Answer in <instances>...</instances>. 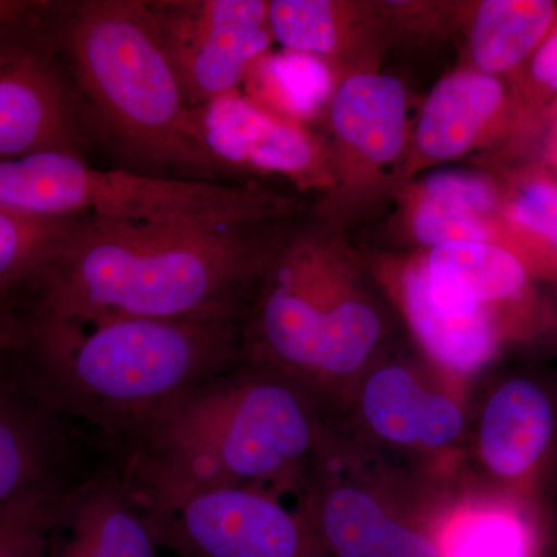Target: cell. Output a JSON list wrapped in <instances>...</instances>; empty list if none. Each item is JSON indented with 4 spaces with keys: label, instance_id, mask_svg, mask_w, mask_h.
Returning a JSON list of instances; mask_svg holds the SVG:
<instances>
[{
    "label": "cell",
    "instance_id": "cell-1",
    "mask_svg": "<svg viewBox=\"0 0 557 557\" xmlns=\"http://www.w3.org/2000/svg\"><path fill=\"white\" fill-rule=\"evenodd\" d=\"M256 225L201 228L81 219L32 288L27 313L244 325L282 247Z\"/></svg>",
    "mask_w": 557,
    "mask_h": 557
},
{
    "label": "cell",
    "instance_id": "cell-2",
    "mask_svg": "<svg viewBox=\"0 0 557 557\" xmlns=\"http://www.w3.org/2000/svg\"><path fill=\"white\" fill-rule=\"evenodd\" d=\"M17 354L51 409L113 448L242 359V324L129 317L20 318Z\"/></svg>",
    "mask_w": 557,
    "mask_h": 557
},
{
    "label": "cell",
    "instance_id": "cell-3",
    "mask_svg": "<svg viewBox=\"0 0 557 557\" xmlns=\"http://www.w3.org/2000/svg\"><path fill=\"white\" fill-rule=\"evenodd\" d=\"M332 418L298 381L240 359L172 401L112 450L199 485L248 487L295 504Z\"/></svg>",
    "mask_w": 557,
    "mask_h": 557
},
{
    "label": "cell",
    "instance_id": "cell-4",
    "mask_svg": "<svg viewBox=\"0 0 557 557\" xmlns=\"http://www.w3.org/2000/svg\"><path fill=\"white\" fill-rule=\"evenodd\" d=\"M394 309L368 265L335 237L285 242L242 325V359L277 370L333 413L391 350Z\"/></svg>",
    "mask_w": 557,
    "mask_h": 557
},
{
    "label": "cell",
    "instance_id": "cell-5",
    "mask_svg": "<svg viewBox=\"0 0 557 557\" xmlns=\"http://www.w3.org/2000/svg\"><path fill=\"white\" fill-rule=\"evenodd\" d=\"M61 44L79 100L123 152L212 182L220 168L197 139L193 108L148 0L73 3Z\"/></svg>",
    "mask_w": 557,
    "mask_h": 557
},
{
    "label": "cell",
    "instance_id": "cell-6",
    "mask_svg": "<svg viewBox=\"0 0 557 557\" xmlns=\"http://www.w3.org/2000/svg\"><path fill=\"white\" fill-rule=\"evenodd\" d=\"M298 201L256 186L98 170L61 150L0 160V211L228 228L285 218Z\"/></svg>",
    "mask_w": 557,
    "mask_h": 557
},
{
    "label": "cell",
    "instance_id": "cell-7",
    "mask_svg": "<svg viewBox=\"0 0 557 557\" xmlns=\"http://www.w3.org/2000/svg\"><path fill=\"white\" fill-rule=\"evenodd\" d=\"M438 480L351 445L332 424L295 504L329 557H438L426 527Z\"/></svg>",
    "mask_w": 557,
    "mask_h": 557
},
{
    "label": "cell",
    "instance_id": "cell-8",
    "mask_svg": "<svg viewBox=\"0 0 557 557\" xmlns=\"http://www.w3.org/2000/svg\"><path fill=\"white\" fill-rule=\"evenodd\" d=\"M171 557H329L296 504L248 487L208 486L116 456Z\"/></svg>",
    "mask_w": 557,
    "mask_h": 557
},
{
    "label": "cell",
    "instance_id": "cell-9",
    "mask_svg": "<svg viewBox=\"0 0 557 557\" xmlns=\"http://www.w3.org/2000/svg\"><path fill=\"white\" fill-rule=\"evenodd\" d=\"M472 388L394 347L357 381L333 428L358 448L442 475L460 472Z\"/></svg>",
    "mask_w": 557,
    "mask_h": 557
},
{
    "label": "cell",
    "instance_id": "cell-10",
    "mask_svg": "<svg viewBox=\"0 0 557 557\" xmlns=\"http://www.w3.org/2000/svg\"><path fill=\"white\" fill-rule=\"evenodd\" d=\"M461 478L549 520L557 483V375L496 368L475 381Z\"/></svg>",
    "mask_w": 557,
    "mask_h": 557
},
{
    "label": "cell",
    "instance_id": "cell-11",
    "mask_svg": "<svg viewBox=\"0 0 557 557\" xmlns=\"http://www.w3.org/2000/svg\"><path fill=\"white\" fill-rule=\"evenodd\" d=\"M424 300L454 321L490 319L511 348L536 343L555 321L536 278L508 248L486 242H448L410 259Z\"/></svg>",
    "mask_w": 557,
    "mask_h": 557
},
{
    "label": "cell",
    "instance_id": "cell-12",
    "mask_svg": "<svg viewBox=\"0 0 557 557\" xmlns=\"http://www.w3.org/2000/svg\"><path fill=\"white\" fill-rule=\"evenodd\" d=\"M263 0H149L190 108L237 91L273 33Z\"/></svg>",
    "mask_w": 557,
    "mask_h": 557
},
{
    "label": "cell",
    "instance_id": "cell-13",
    "mask_svg": "<svg viewBox=\"0 0 557 557\" xmlns=\"http://www.w3.org/2000/svg\"><path fill=\"white\" fill-rule=\"evenodd\" d=\"M30 14L0 27V160L46 150L83 156L79 98L49 46L21 30Z\"/></svg>",
    "mask_w": 557,
    "mask_h": 557
},
{
    "label": "cell",
    "instance_id": "cell-14",
    "mask_svg": "<svg viewBox=\"0 0 557 557\" xmlns=\"http://www.w3.org/2000/svg\"><path fill=\"white\" fill-rule=\"evenodd\" d=\"M205 152L220 170L278 175L299 189H335L332 150L304 126L271 115L239 91L190 109Z\"/></svg>",
    "mask_w": 557,
    "mask_h": 557
},
{
    "label": "cell",
    "instance_id": "cell-15",
    "mask_svg": "<svg viewBox=\"0 0 557 557\" xmlns=\"http://www.w3.org/2000/svg\"><path fill=\"white\" fill-rule=\"evenodd\" d=\"M7 362L0 369V509L65 493L104 463L79 467L73 442L95 440L73 432L76 424L47 405L24 369L10 379Z\"/></svg>",
    "mask_w": 557,
    "mask_h": 557
},
{
    "label": "cell",
    "instance_id": "cell-16",
    "mask_svg": "<svg viewBox=\"0 0 557 557\" xmlns=\"http://www.w3.org/2000/svg\"><path fill=\"white\" fill-rule=\"evenodd\" d=\"M164 556L145 502L112 457L51 512L47 557Z\"/></svg>",
    "mask_w": 557,
    "mask_h": 557
},
{
    "label": "cell",
    "instance_id": "cell-17",
    "mask_svg": "<svg viewBox=\"0 0 557 557\" xmlns=\"http://www.w3.org/2000/svg\"><path fill=\"white\" fill-rule=\"evenodd\" d=\"M426 527L438 557H552L548 519L461 474L437 487Z\"/></svg>",
    "mask_w": 557,
    "mask_h": 557
},
{
    "label": "cell",
    "instance_id": "cell-18",
    "mask_svg": "<svg viewBox=\"0 0 557 557\" xmlns=\"http://www.w3.org/2000/svg\"><path fill=\"white\" fill-rule=\"evenodd\" d=\"M329 119L335 137V188L358 172L372 178L397 163L408 146V94L395 76L350 73L336 86Z\"/></svg>",
    "mask_w": 557,
    "mask_h": 557
},
{
    "label": "cell",
    "instance_id": "cell-19",
    "mask_svg": "<svg viewBox=\"0 0 557 557\" xmlns=\"http://www.w3.org/2000/svg\"><path fill=\"white\" fill-rule=\"evenodd\" d=\"M528 115L500 78L457 70L435 84L413 132L416 164L461 159Z\"/></svg>",
    "mask_w": 557,
    "mask_h": 557
},
{
    "label": "cell",
    "instance_id": "cell-20",
    "mask_svg": "<svg viewBox=\"0 0 557 557\" xmlns=\"http://www.w3.org/2000/svg\"><path fill=\"white\" fill-rule=\"evenodd\" d=\"M406 226L418 245L486 242L507 248L504 193L493 180L467 171H438L410 186Z\"/></svg>",
    "mask_w": 557,
    "mask_h": 557
},
{
    "label": "cell",
    "instance_id": "cell-21",
    "mask_svg": "<svg viewBox=\"0 0 557 557\" xmlns=\"http://www.w3.org/2000/svg\"><path fill=\"white\" fill-rule=\"evenodd\" d=\"M557 27V3L549 0H485L469 27L475 70L491 76L519 72Z\"/></svg>",
    "mask_w": 557,
    "mask_h": 557
},
{
    "label": "cell",
    "instance_id": "cell-22",
    "mask_svg": "<svg viewBox=\"0 0 557 557\" xmlns=\"http://www.w3.org/2000/svg\"><path fill=\"white\" fill-rule=\"evenodd\" d=\"M336 75L324 61L284 50L265 53L252 62L245 76V97L277 119L306 124L335 94Z\"/></svg>",
    "mask_w": 557,
    "mask_h": 557
},
{
    "label": "cell",
    "instance_id": "cell-23",
    "mask_svg": "<svg viewBox=\"0 0 557 557\" xmlns=\"http://www.w3.org/2000/svg\"><path fill=\"white\" fill-rule=\"evenodd\" d=\"M507 247L536 281L557 288V182L527 174L504 193Z\"/></svg>",
    "mask_w": 557,
    "mask_h": 557
},
{
    "label": "cell",
    "instance_id": "cell-24",
    "mask_svg": "<svg viewBox=\"0 0 557 557\" xmlns=\"http://www.w3.org/2000/svg\"><path fill=\"white\" fill-rule=\"evenodd\" d=\"M79 220L0 211V307L14 310L22 295H30Z\"/></svg>",
    "mask_w": 557,
    "mask_h": 557
},
{
    "label": "cell",
    "instance_id": "cell-25",
    "mask_svg": "<svg viewBox=\"0 0 557 557\" xmlns=\"http://www.w3.org/2000/svg\"><path fill=\"white\" fill-rule=\"evenodd\" d=\"M358 11L332 0H273L269 5L270 28L285 50L318 58L335 72L346 58Z\"/></svg>",
    "mask_w": 557,
    "mask_h": 557
},
{
    "label": "cell",
    "instance_id": "cell-26",
    "mask_svg": "<svg viewBox=\"0 0 557 557\" xmlns=\"http://www.w3.org/2000/svg\"><path fill=\"white\" fill-rule=\"evenodd\" d=\"M62 494L28 497L0 509V557H47L51 512Z\"/></svg>",
    "mask_w": 557,
    "mask_h": 557
},
{
    "label": "cell",
    "instance_id": "cell-27",
    "mask_svg": "<svg viewBox=\"0 0 557 557\" xmlns=\"http://www.w3.org/2000/svg\"><path fill=\"white\" fill-rule=\"evenodd\" d=\"M520 70L522 79L516 83L518 91L512 94L528 115H533L537 106L557 94V27L530 58L525 69Z\"/></svg>",
    "mask_w": 557,
    "mask_h": 557
},
{
    "label": "cell",
    "instance_id": "cell-28",
    "mask_svg": "<svg viewBox=\"0 0 557 557\" xmlns=\"http://www.w3.org/2000/svg\"><path fill=\"white\" fill-rule=\"evenodd\" d=\"M20 343V317L16 311L0 307V369L9 361L10 355Z\"/></svg>",
    "mask_w": 557,
    "mask_h": 557
},
{
    "label": "cell",
    "instance_id": "cell-29",
    "mask_svg": "<svg viewBox=\"0 0 557 557\" xmlns=\"http://www.w3.org/2000/svg\"><path fill=\"white\" fill-rule=\"evenodd\" d=\"M42 5L44 2H30V0H0V27L27 16Z\"/></svg>",
    "mask_w": 557,
    "mask_h": 557
},
{
    "label": "cell",
    "instance_id": "cell-30",
    "mask_svg": "<svg viewBox=\"0 0 557 557\" xmlns=\"http://www.w3.org/2000/svg\"><path fill=\"white\" fill-rule=\"evenodd\" d=\"M549 533H552V557H557V483L549 509Z\"/></svg>",
    "mask_w": 557,
    "mask_h": 557
}]
</instances>
